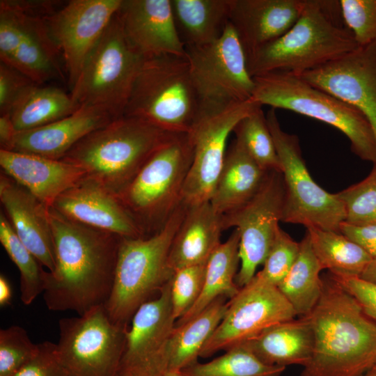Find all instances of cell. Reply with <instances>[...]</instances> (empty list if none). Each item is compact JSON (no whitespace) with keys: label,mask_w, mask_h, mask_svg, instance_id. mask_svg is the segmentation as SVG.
I'll list each match as a JSON object with an SVG mask.
<instances>
[{"label":"cell","mask_w":376,"mask_h":376,"mask_svg":"<svg viewBox=\"0 0 376 376\" xmlns=\"http://www.w3.org/2000/svg\"><path fill=\"white\" fill-rule=\"evenodd\" d=\"M345 26L359 47L376 42V0H339Z\"/></svg>","instance_id":"41"},{"label":"cell","mask_w":376,"mask_h":376,"mask_svg":"<svg viewBox=\"0 0 376 376\" xmlns=\"http://www.w3.org/2000/svg\"><path fill=\"white\" fill-rule=\"evenodd\" d=\"M58 329L56 345L67 376H118L127 327L114 323L104 305L61 319Z\"/></svg>","instance_id":"11"},{"label":"cell","mask_w":376,"mask_h":376,"mask_svg":"<svg viewBox=\"0 0 376 376\" xmlns=\"http://www.w3.org/2000/svg\"><path fill=\"white\" fill-rule=\"evenodd\" d=\"M225 299H216L190 320L175 327L168 370L182 371L198 361L203 347L224 316L228 306Z\"/></svg>","instance_id":"31"},{"label":"cell","mask_w":376,"mask_h":376,"mask_svg":"<svg viewBox=\"0 0 376 376\" xmlns=\"http://www.w3.org/2000/svg\"><path fill=\"white\" fill-rule=\"evenodd\" d=\"M322 270L306 233L299 242L294 264L277 286L297 315H308L319 301L323 290V280L320 275Z\"/></svg>","instance_id":"33"},{"label":"cell","mask_w":376,"mask_h":376,"mask_svg":"<svg viewBox=\"0 0 376 376\" xmlns=\"http://www.w3.org/2000/svg\"><path fill=\"white\" fill-rule=\"evenodd\" d=\"M191 78L201 109L224 107L252 98L254 80L240 41L229 22L217 40L186 47Z\"/></svg>","instance_id":"12"},{"label":"cell","mask_w":376,"mask_h":376,"mask_svg":"<svg viewBox=\"0 0 376 376\" xmlns=\"http://www.w3.org/2000/svg\"><path fill=\"white\" fill-rule=\"evenodd\" d=\"M113 120L101 109L80 107L58 120L17 132L11 151L61 159L86 136Z\"/></svg>","instance_id":"25"},{"label":"cell","mask_w":376,"mask_h":376,"mask_svg":"<svg viewBox=\"0 0 376 376\" xmlns=\"http://www.w3.org/2000/svg\"><path fill=\"white\" fill-rule=\"evenodd\" d=\"M55 267L45 271L43 298L53 311L81 315L104 305L113 287L121 237L49 210Z\"/></svg>","instance_id":"1"},{"label":"cell","mask_w":376,"mask_h":376,"mask_svg":"<svg viewBox=\"0 0 376 376\" xmlns=\"http://www.w3.org/2000/svg\"><path fill=\"white\" fill-rule=\"evenodd\" d=\"M51 207L74 221L121 237H143L118 196L86 177L61 194Z\"/></svg>","instance_id":"19"},{"label":"cell","mask_w":376,"mask_h":376,"mask_svg":"<svg viewBox=\"0 0 376 376\" xmlns=\"http://www.w3.org/2000/svg\"><path fill=\"white\" fill-rule=\"evenodd\" d=\"M199 111L186 56L143 58L123 116L143 120L169 132L186 134Z\"/></svg>","instance_id":"6"},{"label":"cell","mask_w":376,"mask_h":376,"mask_svg":"<svg viewBox=\"0 0 376 376\" xmlns=\"http://www.w3.org/2000/svg\"><path fill=\"white\" fill-rule=\"evenodd\" d=\"M206 264L177 269L170 280L173 315L177 321L196 302L200 297L206 271Z\"/></svg>","instance_id":"40"},{"label":"cell","mask_w":376,"mask_h":376,"mask_svg":"<svg viewBox=\"0 0 376 376\" xmlns=\"http://www.w3.org/2000/svg\"><path fill=\"white\" fill-rule=\"evenodd\" d=\"M122 0H72L46 17L63 56L70 89L117 14Z\"/></svg>","instance_id":"17"},{"label":"cell","mask_w":376,"mask_h":376,"mask_svg":"<svg viewBox=\"0 0 376 376\" xmlns=\"http://www.w3.org/2000/svg\"><path fill=\"white\" fill-rule=\"evenodd\" d=\"M340 233L357 243L373 258H376L375 225H354L344 221Z\"/></svg>","instance_id":"46"},{"label":"cell","mask_w":376,"mask_h":376,"mask_svg":"<svg viewBox=\"0 0 376 376\" xmlns=\"http://www.w3.org/2000/svg\"><path fill=\"white\" fill-rule=\"evenodd\" d=\"M18 23L19 38L14 60L10 66L16 68L33 82L42 85L48 80L61 76L58 62L59 49L54 42L43 15L45 6L40 3L8 0Z\"/></svg>","instance_id":"21"},{"label":"cell","mask_w":376,"mask_h":376,"mask_svg":"<svg viewBox=\"0 0 376 376\" xmlns=\"http://www.w3.org/2000/svg\"><path fill=\"white\" fill-rule=\"evenodd\" d=\"M297 316L278 288L256 275L228 301L223 319L200 357H211L255 337L268 327Z\"/></svg>","instance_id":"15"},{"label":"cell","mask_w":376,"mask_h":376,"mask_svg":"<svg viewBox=\"0 0 376 376\" xmlns=\"http://www.w3.org/2000/svg\"><path fill=\"white\" fill-rule=\"evenodd\" d=\"M262 107L253 97L224 107L201 109L187 133L193 148L182 201L187 205L210 201L227 150V140L244 117Z\"/></svg>","instance_id":"13"},{"label":"cell","mask_w":376,"mask_h":376,"mask_svg":"<svg viewBox=\"0 0 376 376\" xmlns=\"http://www.w3.org/2000/svg\"><path fill=\"white\" fill-rule=\"evenodd\" d=\"M26 331L17 325L0 330V376H13L38 352Z\"/></svg>","instance_id":"39"},{"label":"cell","mask_w":376,"mask_h":376,"mask_svg":"<svg viewBox=\"0 0 376 376\" xmlns=\"http://www.w3.org/2000/svg\"><path fill=\"white\" fill-rule=\"evenodd\" d=\"M304 0H230L229 22L246 56L287 32Z\"/></svg>","instance_id":"23"},{"label":"cell","mask_w":376,"mask_h":376,"mask_svg":"<svg viewBox=\"0 0 376 376\" xmlns=\"http://www.w3.org/2000/svg\"><path fill=\"white\" fill-rule=\"evenodd\" d=\"M187 208L182 201L164 226L150 236L121 237L113 284L104 304L114 323L127 327L136 310L171 279L169 253Z\"/></svg>","instance_id":"5"},{"label":"cell","mask_w":376,"mask_h":376,"mask_svg":"<svg viewBox=\"0 0 376 376\" xmlns=\"http://www.w3.org/2000/svg\"><path fill=\"white\" fill-rule=\"evenodd\" d=\"M243 344L267 365L304 367L311 357L314 336L308 319L303 316L272 325Z\"/></svg>","instance_id":"28"},{"label":"cell","mask_w":376,"mask_h":376,"mask_svg":"<svg viewBox=\"0 0 376 376\" xmlns=\"http://www.w3.org/2000/svg\"><path fill=\"white\" fill-rule=\"evenodd\" d=\"M267 172L258 166L243 145L235 139L227 148L210 200L214 210L224 215L244 205L258 192Z\"/></svg>","instance_id":"27"},{"label":"cell","mask_w":376,"mask_h":376,"mask_svg":"<svg viewBox=\"0 0 376 376\" xmlns=\"http://www.w3.org/2000/svg\"><path fill=\"white\" fill-rule=\"evenodd\" d=\"M305 315L313 331L311 357L300 376H360L376 365V322L328 274Z\"/></svg>","instance_id":"2"},{"label":"cell","mask_w":376,"mask_h":376,"mask_svg":"<svg viewBox=\"0 0 376 376\" xmlns=\"http://www.w3.org/2000/svg\"><path fill=\"white\" fill-rule=\"evenodd\" d=\"M222 215L210 201L187 205L171 243L168 263L171 269L206 264L221 244Z\"/></svg>","instance_id":"26"},{"label":"cell","mask_w":376,"mask_h":376,"mask_svg":"<svg viewBox=\"0 0 376 376\" xmlns=\"http://www.w3.org/2000/svg\"><path fill=\"white\" fill-rule=\"evenodd\" d=\"M38 354L13 376H67L56 343H39Z\"/></svg>","instance_id":"44"},{"label":"cell","mask_w":376,"mask_h":376,"mask_svg":"<svg viewBox=\"0 0 376 376\" xmlns=\"http://www.w3.org/2000/svg\"><path fill=\"white\" fill-rule=\"evenodd\" d=\"M78 108L70 94L62 89L35 84L17 100L9 115L16 130L21 132L58 120Z\"/></svg>","instance_id":"32"},{"label":"cell","mask_w":376,"mask_h":376,"mask_svg":"<svg viewBox=\"0 0 376 376\" xmlns=\"http://www.w3.org/2000/svg\"><path fill=\"white\" fill-rule=\"evenodd\" d=\"M299 251V242L280 228L263 264V269L256 274L277 287L291 269Z\"/></svg>","instance_id":"42"},{"label":"cell","mask_w":376,"mask_h":376,"mask_svg":"<svg viewBox=\"0 0 376 376\" xmlns=\"http://www.w3.org/2000/svg\"><path fill=\"white\" fill-rule=\"evenodd\" d=\"M345 210V222L376 226V164L368 175L338 192Z\"/></svg>","instance_id":"38"},{"label":"cell","mask_w":376,"mask_h":376,"mask_svg":"<svg viewBox=\"0 0 376 376\" xmlns=\"http://www.w3.org/2000/svg\"><path fill=\"white\" fill-rule=\"evenodd\" d=\"M36 83L16 68L0 62V115L7 114Z\"/></svg>","instance_id":"43"},{"label":"cell","mask_w":376,"mask_h":376,"mask_svg":"<svg viewBox=\"0 0 376 376\" xmlns=\"http://www.w3.org/2000/svg\"><path fill=\"white\" fill-rule=\"evenodd\" d=\"M285 198L281 172L269 171L255 196L238 209L222 215L224 230L234 227L240 237V269L235 277L242 288L263 265L281 228Z\"/></svg>","instance_id":"14"},{"label":"cell","mask_w":376,"mask_h":376,"mask_svg":"<svg viewBox=\"0 0 376 376\" xmlns=\"http://www.w3.org/2000/svg\"><path fill=\"white\" fill-rule=\"evenodd\" d=\"M306 233L322 269H328L330 274L360 276L373 259L340 233L313 227L308 228Z\"/></svg>","instance_id":"34"},{"label":"cell","mask_w":376,"mask_h":376,"mask_svg":"<svg viewBox=\"0 0 376 376\" xmlns=\"http://www.w3.org/2000/svg\"><path fill=\"white\" fill-rule=\"evenodd\" d=\"M266 119L284 183L281 221L340 233L346 214L338 193L327 191L313 179L302 157L298 137L282 130L275 109L267 111Z\"/></svg>","instance_id":"10"},{"label":"cell","mask_w":376,"mask_h":376,"mask_svg":"<svg viewBox=\"0 0 376 376\" xmlns=\"http://www.w3.org/2000/svg\"><path fill=\"white\" fill-rule=\"evenodd\" d=\"M233 132L235 139L262 169L281 172L274 141L262 107L240 120Z\"/></svg>","instance_id":"37"},{"label":"cell","mask_w":376,"mask_h":376,"mask_svg":"<svg viewBox=\"0 0 376 376\" xmlns=\"http://www.w3.org/2000/svg\"><path fill=\"white\" fill-rule=\"evenodd\" d=\"M171 3L175 28L185 47L217 40L229 23L230 0H171Z\"/></svg>","instance_id":"29"},{"label":"cell","mask_w":376,"mask_h":376,"mask_svg":"<svg viewBox=\"0 0 376 376\" xmlns=\"http://www.w3.org/2000/svg\"><path fill=\"white\" fill-rule=\"evenodd\" d=\"M143 58L129 42L116 14L71 88L72 99L78 107H95L113 119L123 116Z\"/></svg>","instance_id":"9"},{"label":"cell","mask_w":376,"mask_h":376,"mask_svg":"<svg viewBox=\"0 0 376 376\" xmlns=\"http://www.w3.org/2000/svg\"><path fill=\"white\" fill-rule=\"evenodd\" d=\"M285 369L264 363L241 343L209 362L197 361L181 372L185 376H280Z\"/></svg>","instance_id":"35"},{"label":"cell","mask_w":376,"mask_h":376,"mask_svg":"<svg viewBox=\"0 0 376 376\" xmlns=\"http://www.w3.org/2000/svg\"><path fill=\"white\" fill-rule=\"evenodd\" d=\"M329 274L357 301L363 312L376 322V284L358 276Z\"/></svg>","instance_id":"45"},{"label":"cell","mask_w":376,"mask_h":376,"mask_svg":"<svg viewBox=\"0 0 376 376\" xmlns=\"http://www.w3.org/2000/svg\"><path fill=\"white\" fill-rule=\"evenodd\" d=\"M193 160L186 134L158 150L117 195L143 237L159 232L182 203V191Z\"/></svg>","instance_id":"8"},{"label":"cell","mask_w":376,"mask_h":376,"mask_svg":"<svg viewBox=\"0 0 376 376\" xmlns=\"http://www.w3.org/2000/svg\"><path fill=\"white\" fill-rule=\"evenodd\" d=\"M0 242L19 272L21 300L24 305H29L44 292L45 270L17 235L2 212L0 213Z\"/></svg>","instance_id":"36"},{"label":"cell","mask_w":376,"mask_h":376,"mask_svg":"<svg viewBox=\"0 0 376 376\" xmlns=\"http://www.w3.org/2000/svg\"><path fill=\"white\" fill-rule=\"evenodd\" d=\"M175 322L169 281L158 297L143 304L133 315L118 376H159L167 371Z\"/></svg>","instance_id":"16"},{"label":"cell","mask_w":376,"mask_h":376,"mask_svg":"<svg viewBox=\"0 0 376 376\" xmlns=\"http://www.w3.org/2000/svg\"><path fill=\"white\" fill-rule=\"evenodd\" d=\"M359 277L365 281L376 284V258L371 260Z\"/></svg>","instance_id":"49"},{"label":"cell","mask_w":376,"mask_h":376,"mask_svg":"<svg viewBox=\"0 0 376 376\" xmlns=\"http://www.w3.org/2000/svg\"><path fill=\"white\" fill-rule=\"evenodd\" d=\"M360 376H376V365Z\"/></svg>","instance_id":"51"},{"label":"cell","mask_w":376,"mask_h":376,"mask_svg":"<svg viewBox=\"0 0 376 376\" xmlns=\"http://www.w3.org/2000/svg\"><path fill=\"white\" fill-rule=\"evenodd\" d=\"M0 201L15 233L49 272L55 267L49 207L9 176L0 175Z\"/></svg>","instance_id":"22"},{"label":"cell","mask_w":376,"mask_h":376,"mask_svg":"<svg viewBox=\"0 0 376 376\" xmlns=\"http://www.w3.org/2000/svg\"><path fill=\"white\" fill-rule=\"evenodd\" d=\"M17 133L10 115H0V149L12 150Z\"/></svg>","instance_id":"47"},{"label":"cell","mask_w":376,"mask_h":376,"mask_svg":"<svg viewBox=\"0 0 376 376\" xmlns=\"http://www.w3.org/2000/svg\"><path fill=\"white\" fill-rule=\"evenodd\" d=\"M117 15L129 42L144 58L186 56L171 0H122Z\"/></svg>","instance_id":"20"},{"label":"cell","mask_w":376,"mask_h":376,"mask_svg":"<svg viewBox=\"0 0 376 376\" xmlns=\"http://www.w3.org/2000/svg\"><path fill=\"white\" fill-rule=\"evenodd\" d=\"M239 242L238 231L234 229L228 240L212 253L206 265L200 297L195 304L175 322V326L190 320L216 299L220 297L231 299L239 292L240 288L235 282L240 265Z\"/></svg>","instance_id":"30"},{"label":"cell","mask_w":376,"mask_h":376,"mask_svg":"<svg viewBox=\"0 0 376 376\" xmlns=\"http://www.w3.org/2000/svg\"><path fill=\"white\" fill-rule=\"evenodd\" d=\"M3 173L48 207L86 175L80 167L61 159L0 149Z\"/></svg>","instance_id":"24"},{"label":"cell","mask_w":376,"mask_h":376,"mask_svg":"<svg viewBox=\"0 0 376 376\" xmlns=\"http://www.w3.org/2000/svg\"><path fill=\"white\" fill-rule=\"evenodd\" d=\"M357 47L343 22L339 0H304L287 32L246 56L247 68L253 78L274 71L300 75Z\"/></svg>","instance_id":"3"},{"label":"cell","mask_w":376,"mask_h":376,"mask_svg":"<svg viewBox=\"0 0 376 376\" xmlns=\"http://www.w3.org/2000/svg\"><path fill=\"white\" fill-rule=\"evenodd\" d=\"M297 76L359 110L376 141V42Z\"/></svg>","instance_id":"18"},{"label":"cell","mask_w":376,"mask_h":376,"mask_svg":"<svg viewBox=\"0 0 376 376\" xmlns=\"http://www.w3.org/2000/svg\"><path fill=\"white\" fill-rule=\"evenodd\" d=\"M178 134L143 120L122 116L88 134L62 159L116 196L149 159Z\"/></svg>","instance_id":"4"},{"label":"cell","mask_w":376,"mask_h":376,"mask_svg":"<svg viewBox=\"0 0 376 376\" xmlns=\"http://www.w3.org/2000/svg\"><path fill=\"white\" fill-rule=\"evenodd\" d=\"M253 80L252 97L262 106L290 110L336 127L347 137L356 155L376 164L373 129L357 108L291 72H271L255 77Z\"/></svg>","instance_id":"7"},{"label":"cell","mask_w":376,"mask_h":376,"mask_svg":"<svg viewBox=\"0 0 376 376\" xmlns=\"http://www.w3.org/2000/svg\"><path fill=\"white\" fill-rule=\"evenodd\" d=\"M12 288L8 280L3 274L0 276V306L4 307L10 304Z\"/></svg>","instance_id":"48"},{"label":"cell","mask_w":376,"mask_h":376,"mask_svg":"<svg viewBox=\"0 0 376 376\" xmlns=\"http://www.w3.org/2000/svg\"><path fill=\"white\" fill-rule=\"evenodd\" d=\"M159 376H185L181 371L167 370Z\"/></svg>","instance_id":"50"}]
</instances>
